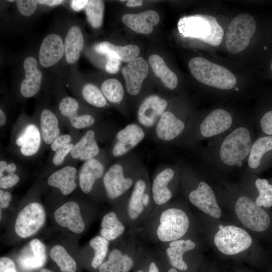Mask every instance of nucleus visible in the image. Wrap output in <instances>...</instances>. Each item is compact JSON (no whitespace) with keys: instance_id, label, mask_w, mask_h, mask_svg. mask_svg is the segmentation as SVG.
Returning <instances> with one entry per match:
<instances>
[{"instance_id":"f257e3e1","label":"nucleus","mask_w":272,"mask_h":272,"mask_svg":"<svg viewBox=\"0 0 272 272\" xmlns=\"http://www.w3.org/2000/svg\"><path fill=\"white\" fill-rule=\"evenodd\" d=\"M178 25L183 36L198 39L212 46L219 45L224 36L223 29L211 15L186 16L179 20Z\"/></svg>"},{"instance_id":"f03ea898","label":"nucleus","mask_w":272,"mask_h":272,"mask_svg":"<svg viewBox=\"0 0 272 272\" xmlns=\"http://www.w3.org/2000/svg\"><path fill=\"white\" fill-rule=\"evenodd\" d=\"M188 67L192 76L200 83L223 90L234 87L236 77L226 67L201 57L191 58Z\"/></svg>"},{"instance_id":"7ed1b4c3","label":"nucleus","mask_w":272,"mask_h":272,"mask_svg":"<svg viewBox=\"0 0 272 272\" xmlns=\"http://www.w3.org/2000/svg\"><path fill=\"white\" fill-rule=\"evenodd\" d=\"M189 227L188 216L183 210L174 207L164 208L158 215L154 236L157 241L167 243L181 239Z\"/></svg>"},{"instance_id":"20e7f679","label":"nucleus","mask_w":272,"mask_h":272,"mask_svg":"<svg viewBox=\"0 0 272 272\" xmlns=\"http://www.w3.org/2000/svg\"><path fill=\"white\" fill-rule=\"evenodd\" d=\"M255 29L256 22L251 15L243 13L234 18L228 25L225 35L228 50L236 54L245 49Z\"/></svg>"},{"instance_id":"39448f33","label":"nucleus","mask_w":272,"mask_h":272,"mask_svg":"<svg viewBox=\"0 0 272 272\" xmlns=\"http://www.w3.org/2000/svg\"><path fill=\"white\" fill-rule=\"evenodd\" d=\"M251 146L249 131L244 127L236 128L222 144L220 151L221 161L229 166L240 163L249 154Z\"/></svg>"},{"instance_id":"423d86ee","label":"nucleus","mask_w":272,"mask_h":272,"mask_svg":"<svg viewBox=\"0 0 272 272\" xmlns=\"http://www.w3.org/2000/svg\"><path fill=\"white\" fill-rule=\"evenodd\" d=\"M214 242L221 253L232 255L248 249L252 240L248 233L244 229L234 225H227L217 232Z\"/></svg>"},{"instance_id":"0eeeda50","label":"nucleus","mask_w":272,"mask_h":272,"mask_svg":"<svg viewBox=\"0 0 272 272\" xmlns=\"http://www.w3.org/2000/svg\"><path fill=\"white\" fill-rule=\"evenodd\" d=\"M235 211L240 222L252 231L261 232L269 226L270 219L268 214L247 196L237 199Z\"/></svg>"},{"instance_id":"6e6552de","label":"nucleus","mask_w":272,"mask_h":272,"mask_svg":"<svg viewBox=\"0 0 272 272\" xmlns=\"http://www.w3.org/2000/svg\"><path fill=\"white\" fill-rule=\"evenodd\" d=\"M46 218L43 207L38 202L26 205L19 213L15 224V230L19 237L28 238L36 233L43 226Z\"/></svg>"},{"instance_id":"1a4fd4ad","label":"nucleus","mask_w":272,"mask_h":272,"mask_svg":"<svg viewBox=\"0 0 272 272\" xmlns=\"http://www.w3.org/2000/svg\"><path fill=\"white\" fill-rule=\"evenodd\" d=\"M151 198L146 179L140 177L135 180L126 205L128 221L134 222L139 220L149 208Z\"/></svg>"},{"instance_id":"9d476101","label":"nucleus","mask_w":272,"mask_h":272,"mask_svg":"<svg viewBox=\"0 0 272 272\" xmlns=\"http://www.w3.org/2000/svg\"><path fill=\"white\" fill-rule=\"evenodd\" d=\"M103 181L107 197L117 199L133 186L134 181L126 177L123 166L119 163L112 165L104 173Z\"/></svg>"},{"instance_id":"9b49d317","label":"nucleus","mask_w":272,"mask_h":272,"mask_svg":"<svg viewBox=\"0 0 272 272\" xmlns=\"http://www.w3.org/2000/svg\"><path fill=\"white\" fill-rule=\"evenodd\" d=\"M188 199L192 205L203 213L216 219L221 217V208L217 203L215 193L206 182H200L197 187L190 192Z\"/></svg>"},{"instance_id":"f8f14e48","label":"nucleus","mask_w":272,"mask_h":272,"mask_svg":"<svg viewBox=\"0 0 272 272\" xmlns=\"http://www.w3.org/2000/svg\"><path fill=\"white\" fill-rule=\"evenodd\" d=\"M145 137V131L139 124L127 125L116 135V142L112 149L113 155L119 157L126 154L137 147Z\"/></svg>"},{"instance_id":"ddd939ff","label":"nucleus","mask_w":272,"mask_h":272,"mask_svg":"<svg viewBox=\"0 0 272 272\" xmlns=\"http://www.w3.org/2000/svg\"><path fill=\"white\" fill-rule=\"evenodd\" d=\"M54 217L59 226L75 233H81L85 230L79 205L75 201H70L61 206L54 212Z\"/></svg>"},{"instance_id":"4468645a","label":"nucleus","mask_w":272,"mask_h":272,"mask_svg":"<svg viewBox=\"0 0 272 272\" xmlns=\"http://www.w3.org/2000/svg\"><path fill=\"white\" fill-rule=\"evenodd\" d=\"M64 53V45L61 37L55 33L49 34L40 45L39 62L44 67H51L59 61Z\"/></svg>"},{"instance_id":"2eb2a0df","label":"nucleus","mask_w":272,"mask_h":272,"mask_svg":"<svg viewBox=\"0 0 272 272\" xmlns=\"http://www.w3.org/2000/svg\"><path fill=\"white\" fill-rule=\"evenodd\" d=\"M127 92L131 95L138 94L144 80L148 74V65L142 57H138L122 69Z\"/></svg>"},{"instance_id":"dca6fc26","label":"nucleus","mask_w":272,"mask_h":272,"mask_svg":"<svg viewBox=\"0 0 272 272\" xmlns=\"http://www.w3.org/2000/svg\"><path fill=\"white\" fill-rule=\"evenodd\" d=\"M167 102L155 95L147 97L140 105L138 112V120L145 127H151L156 124L165 112Z\"/></svg>"},{"instance_id":"f3484780","label":"nucleus","mask_w":272,"mask_h":272,"mask_svg":"<svg viewBox=\"0 0 272 272\" xmlns=\"http://www.w3.org/2000/svg\"><path fill=\"white\" fill-rule=\"evenodd\" d=\"M25 77L20 85V93L25 98H31L39 91L43 78L38 67L37 59L33 56L27 57L23 62Z\"/></svg>"},{"instance_id":"a211bd4d","label":"nucleus","mask_w":272,"mask_h":272,"mask_svg":"<svg viewBox=\"0 0 272 272\" xmlns=\"http://www.w3.org/2000/svg\"><path fill=\"white\" fill-rule=\"evenodd\" d=\"M232 121V117L228 111L221 108L215 109L201 123L200 133L206 138L216 135L229 128Z\"/></svg>"},{"instance_id":"6ab92c4d","label":"nucleus","mask_w":272,"mask_h":272,"mask_svg":"<svg viewBox=\"0 0 272 272\" xmlns=\"http://www.w3.org/2000/svg\"><path fill=\"white\" fill-rule=\"evenodd\" d=\"M174 176V171L171 168H166L154 178L151 185V196L155 205H165L172 197V192L169 184Z\"/></svg>"},{"instance_id":"aec40b11","label":"nucleus","mask_w":272,"mask_h":272,"mask_svg":"<svg viewBox=\"0 0 272 272\" xmlns=\"http://www.w3.org/2000/svg\"><path fill=\"white\" fill-rule=\"evenodd\" d=\"M157 12L147 10L138 14H126L122 17L123 23L134 32L149 34L159 22Z\"/></svg>"},{"instance_id":"412c9836","label":"nucleus","mask_w":272,"mask_h":272,"mask_svg":"<svg viewBox=\"0 0 272 272\" xmlns=\"http://www.w3.org/2000/svg\"><path fill=\"white\" fill-rule=\"evenodd\" d=\"M185 128L184 123L170 111H165L155 125L157 137L163 141H170L179 135Z\"/></svg>"},{"instance_id":"4be33fe9","label":"nucleus","mask_w":272,"mask_h":272,"mask_svg":"<svg viewBox=\"0 0 272 272\" xmlns=\"http://www.w3.org/2000/svg\"><path fill=\"white\" fill-rule=\"evenodd\" d=\"M28 250L19 257L18 262L24 271H31L41 267L45 263L46 256L44 245L38 239H33L29 243Z\"/></svg>"},{"instance_id":"5701e85b","label":"nucleus","mask_w":272,"mask_h":272,"mask_svg":"<svg viewBox=\"0 0 272 272\" xmlns=\"http://www.w3.org/2000/svg\"><path fill=\"white\" fill-rule=\"evenodd\" d=\"M167 243L165 253L171 265L176 269L187 270L188 265L183 260V255L194 249L195 243L190 239H179Z\"/></svg>"},{"instance_id":"b1692460","label":"nucleus","mask_w":272,"mask_h":272,"mask_svg":"<svg viewBox=\"0 0 272 272\" xmlns=\"http://www.w3.org/2000/svg\"><path fill=\"white\" fill-rule=\"evenodd\" d=\"M124 249L114 248L109 252L108 259L99 267V272H129L133 265V259Z\"/></svg>"},{"instance_id":"393cba45","label":"nucleus","mask_w":272,"mask_h":272,"mask_svg":"<svg viewBox=\"0 0 272 272\" xmlns=\"http://www.w3.org/2000/svg\"><path fill=\"white\" fill-rule=\"evenodd\" d=\"M104 174V167L100 161L95 158L86 161L79 173L80 186L82 191L89 193L96 181Z\"/></svg>"},{"instance_id":"a878e982","label":"nucleus","mask_w":272,"mask_h":272,"mask_svg":"<svg viewBox=\"0 0 272 272\" xmlns=\"http://www.w3.org/2000/svg\"><path fill=\"white\" fill-rule=\"evenodd\" d=\"M94 48L99 54L110 55L125 62H129L137 58L140 53V48L137 45L117 46L107 41L96 44Z\"/></svg>"},{"instance_id":"bb28decb","label":"nucleus","mask_w":272,"mask_h":272,"mask_svg":"<svg viewBox=\"0 0 272 272\" xmlns=\"http://www.w3.org/2000/svg\"><path fill=\"white\" fill-rule=\"evenodd\" d=\"M76 168L65 166L52 173L48 178L47 183L50 186L59 189L63 195H66L76 188Z\"/></svg>"},{"instance_id":"cd10ccee","label":"nucleus","mask_w":272,"mask_h":272,"mask_svg":"<svg viewBox=\"0 0 272 272\" xmlns=\"http://www.w3.org/2000/svg\"><path fill=\"white\" fill-rule=\"evenodd\" d=\"M64 45L66 62L70 64L76 62L80 58L84 45L83 35L78 26L74 25L69 29Z\"/></svg>"},{"instance_id":"c85d7f7f","label":"nucleus","mask_w":272,"mask_h":272,"mask_svg":"<svg viewBox=\"0 0 272 272\" xmlns=\"http://www.w3.org/2000/svg\"><path fill=\"white\" fill-rule=\"evenodd\" d=\"M99 152V148L93 130H88L75 144L71 151L73 158L81 160L94 158Z\"/></svg>"},{"instance_id":"c756f323","label":"nucleus","mask_w":272,"mask_h":272,"mask_svg":"<svg viewBox=\"0 0 272 272\" xmlns=\"http://www.w3.org/2000/svg\"><path fill=\"white\" fill-rule=\"evenodd\" d=\"M16 143L21 147V152L24 156L35 154L41 143L40 133L37 126L33 124L27 125L16 140Z\"/></svg>"},{"instance_id":"7c9ffc66","label":"nucleus","mask_w":272,"mask_h":272,"mask_svg":"<svg viewBox=\"0 0 272 272\" xmlns=\"http://www.w3.org/2000/svg\"><path fill=\"white\" fill-rule=\"evenodd\" d=\"M125 230L124 224L116 213L110 212L103 217L101 223L100 236L109 242L122 236Z\"/></svg>"},{"instance_id":"2f4dec72","label":"nucleus","mask_w":272,"mask_h":272,"mask_svg":"<svg viewBox=\"0 0 272 272\" xmlns=\"http://www.w3.org/2000/svg\"><path fill=\"white\" fill-rule=\"evenodd\" d=\"M149 62L155 75L167 88L174 89L178 84L176 75L167 66L163 59L157 54L151 55Z\"/></svg>"},{"instance_id":"473e14b6","label":"nucleus","mask_w":272,"mask_h":272,"mask_svg":"<svg viewBox=\"0 0 272 272\" xmlns=\"http://www.w3.org/2000/svg\"><path fill=\"white\" fill-rule=\"evenodd\" d=\"M40 127L44 142L50 145L59 135L60 129L56 115L49 109H44L40 114Z\"/></svg>"},{"instance_id":"72a5a7b5","label":"nucleus","mask_w":272,"mask_h":272,"mask_svg":"<svg viewBox=\"0 0 272 272\" xmlns=\"http://www.w3.org/2000/svg\"><path fill=\"white\" fill-rule=\"evenodd\" d=\"M270 150H272V136L258 139L251 146L248 160L249 166L252 169L258 168L263 156Z\"/></svg>"},{"instance_id":"f704fd0d","label":"nucleus","mask_w":272,"mask_h":272,"mask_svg":"<svg viewBox=\"0 0 272 272\" xmlns=\"http://www.w3.org/2000/svg\"><path fill=\"white\" fill-rule=\"evenodd\" d=\"M50 256L61 272H76V261L61 245L53 246L50 251Z\"/></svg>"},{"instance_id":"c9c22d12","label":"nucleus","mask_w":272,"mask_h":272,"mask_svg":"<svg viewBox=\"0 0 272 272\" xmlns=\"http://www.w3.org/2000/svg\"><path fill=\"white\" fill-rule=\"evenodd\" d=\"M104 2L100 0L88 1L85 8L87 19L91 26L98 28L103 24L104 16Z\"/></svg>"},{"instance_id":"e433bc0d","label":"nucleus","mask_w":272,"mask_h":272,"mask_svg":"<svg viewBox=\"0 0 272 272\" xmlns=\"http://www.w3.org/2000/svg\"><path fill=\"white\" fill-rule=\"evenodd\" d=\"M101 91L106 99L113 103H119L124 96L123 86L115 79L105 80L101 85Z\"/></svg>"},{"instance_id":"4c0bfd02","label":"nucleus","mask_w":272,"mask_h":272,"mask_svg":"<svg viewBox=\"0 0 272 272\" xmlns=\"http://www.w3.org/2000/svg\"><path fill=\"white\" fill-rule=\"evenodd\" d=\"M91 247L94 251V255L91 261V265L97 268L104 262L108 250L109 241L100 235H97L89 242Z\"/></svg>"},{"instance_id":"58836bf2","label":"nucleus","mask_w":272,"mask_h":272,"mask_svg":"<svg viewBox=\"0 0 272 272\" xmlns=\"http://www.w3.org/2000/svg\"><path fill=\"white\" fill-rule=\"evenodd\" d=\"M82 94L85 100L93 106L102 108L107 104L106 99L102 91L93 84H85L82 88Z\"/></svg>"},{"instance_id":"ea45409f","label":"nucleus","mask_w":272,"mask_h":272,"mask_svg":"<svg viewBox=\"0 0 272 272\" xmlns=\"http://www.w3.org/2000/svg\"><path fill=\"white\" fill-rule=\"evenodd\" d=\"M255 185L259 192L255 200V203L258 207L263 206L269 208L272 206V185L269 184L265 179L258 178Z\"/></svg>"},{"instance_id":"a19ab883","label":"nucleus","mask_w":272,"mask_h":272,"mask_svg":"<svg viewBox=\"0 0 272 272\" xmlns=\"http://www.w3.org/2000/svg\"><path fill=\"white\" fill-rule=\"evenodd\" d=\"M79 108L78 101L71 97L63 98L59 103V110L61 114L69 119L78 115Z\"/></svg>"},{"instance_id":"79ce46f5","label":"nucleus","mask_w":272,"mask_h":272,"mask_svg":"<svg viewBox=\"0 0 272 272\" xmlns=\"http://www.w3.org/2000/svg\"><path fill=\"white\" fill-rule=\"evenodd\" d=\"M16 2L19 12L25 17L32 15L36 11L38 4V1L34 0H18Z\"/></svg>"},{"instance_id":"37998d69","label":"nucleus","mask_w":272,"mask_h":272,"mask_svg":"<svg viewBox=\"0 0 272 272\" xmlns=\"http://www.w3.org/2000/svg\"><path fill=\"white\" fill-rule=\"evenodd\" d=\"M70 120L72 126L77 129H83L92 125L95 122L94 118L89 114L77 115Z\"/></svg>"},{"instance_id":"c03bdc74","label":"nucleus","mask_w":272,"mask_h":272,"mask_svg":"<svg viewBox=\"0 0 272 272\" xmlns=\"http://www.w3.org/2000/svg\"><path fill=\"white\" fill-rule=\"evenodd\" d=\"M74 146L72 143H70L62 149L55 152L52 159L54 165L55 166L60 165L63 163L65 157L69 152H71Z\"/></svg>"},{"instance_id":"a18cd8bd","label":"nucleus","mask_w":272,"mask_h":272,"mask_svg":"<svg viewBox=\"0 0 272 272\" xmlns=\"http://www.w3.org/2000/svg\"><path fill=\"white\" fill-rule=\"evenodd\" d=\"M71 136L69 134H63L57 137L51 144V149L56 152L71 143Z\"/></svg>"},{"instance_id":"49530a36","label":"nucleus","mask_w":272,"mask_h":272,"mask_svg":"<svg viewBox=\"0 0 272 272\" xmlns=\"http://www.w3.org/2000/svg\"><path fill=\"white\" fill-rule=\"evenodd\" d=\"M19 181V177L17 174H8L0 178V187L2 189L11 188Z\"/></svg>"},{"instance_id":"de8ad7c7","label":"nucleus","mask_w":272,"mask_h":272,"mask_svg":"<svg viewBox=\"0 0 272 272\" xmlns=\"http://www.w3.org/2000/svg\"><path fill=\"white\" fill-rule=\"evenodd\" d=\"M262 131L268 135H272V110L266 112L260 121Z\"/></svg>"},{"instance_id":"09e8293b","label":"nucleus","mask_w":272,"mask_h":272,"mask_svg":"<svg viewBox=\"0 0 272 272\" xmlns=\"http://www.w3.org/2000/svg\"><path fill=\"white\" fill-rule=\"evenodd\" d=\"M105 56L106 57V71L112 74L116 73L119 71L121 61L110 55H106Z\"/></svg>"},{"instance_id":"8fccbe9b","label":"nucleus","mask_w":272,"mask_h":272,"mask_svg":"<svg viewBox=\"0 0 272 272\" xmlns=\"http://www.w3.org/2000/svg\"><path fill=\"white\" fill-rule=\"evenodd\" d=\"M0 272H17L13 261L9 257L0 258Z\"/></svg>"},{"instance_id":"3c124183","label":"nucleus","mask_w":272,"mask_h":272,"mask_svg":"<svg viewBox=\"0 0 272 272\" xmlns=\"http://www.w3.org/2000/svg\"><path fill=\"white\" fill-rule=\"evenodd\" d=\"M11 200V194L8 191L4 192L0 189V207L1 209L9 207Z\"/></svg>"},{"instance_id":"603ef678","label":"nucleus","mask_w":272,"mask_h":272,"mask_svg":"<svg viewBox=\"0 0 272 272\" xmlns=\"http://www.w3.org/2000/svg\"><path fill=\"white\" fill-rule=\"evenodd\" d=\"M88 3L87 0H73L71 2V7L75 11L79 12L85 9Z\"/></svg>"},{"instance_id":"864d4df0","label":"nucleus","mask_w":272,"mask_h":272,"mask_svg":"<svg viewBox=\"0 0 272 272\" xmlns=\"http://www.w3.org/2000/svg\"><path fill=\"white\" fill-rule=\"evenodd\" d=\"M64 1L62 0H39L38 4L44 5L48 7L58 6L62 4Z\"/></svg>"},{"instance_id":"5fc2aeb1","label":"nucleus","mask_w":272,"mask_h":272,"mask_svg":"<svg viewBox=\"0 0 272 272\" xmlns=\"http://www.w3.org/2000/svg\"><path fill=\"white\" fill-rule=\"evenodd\" d=\"M16 169L17 166L16 164L13 163H10L7 164L5 172H7L8 174H14L16 171Z\"/></svg>"},{"instance_id":"6e6d98bb","label":"nucleus","mask_w":272,"mask_h":272,"mask_svg":"<svg viewBox=\"0 0 272 272\" xmlns=\"http://www.w3.org/2000/svg\"><path fill=\"white\" fill-rule=\"evenodd\" d=\"M136 272H144L142 270H138ZM148 272H160L159 269L155 262H151L150 263Z\"/></svg>"},{"instance_id":"4d7b16f0","label":"nucleus","mask_w":272,"mask_h":272,"mask_svg":"<svg viewBox=\"0 0 272 272\" xmlns=\"http://www.w3.org/2000/svg\"><path fill=\"white\" fill-rule=\"evenodd\" d=\"M143 1H138V0H130L128 1L126 5L128 7H133L137 6H140L142 5Z\"/></svg>"},{"instance_id":"13d9d810","label":"nucleus","mask_w":272,"mask_h":272,"mask_svg":"<svg viewBox=\"0 0 272 272\" xmlns=\"http://www.w3.org/2000/svg\"><path fill=\"white\" fill-rule=\"evenodd\" d=\"M7 117L4 111L0 109V126H3L6 123Z\"/></svg>"},{"instance_id":"bf43d9fd","label":"nucleus","mask_w":272,"mask_h":272,"mask_svg":"<svg viewBox=\"0 0 272 272\" xmlns=\"http://www.w3.org/2000/svg\"><path fill=\"white\" fill-rule=\"evenodd\" d=\"M7 163L3 160H1L0 162V178L2 177L5 172V170L6 166L7 165Z\"/></svg>"},{"instance_id":"052dcab7","label":"nucleus","mask_w":272,"mask_h":272,"mask_svg":"<svg viewBox=\"0 0 272 272\" xmlns=\"http://www.w3.org/2000/svg\"><path fill=\"white\" fill-rule=\"evenodd\" d=\"M39 272H53V271L48 268H42L39 271Z\"/></svg>"},{"instance_id":"680f3d73","label":"nucleus","mask_w":272,"mask_h":272,"mask_svg":"<svg viewBox=\"0 0 272 272\" xmlns=\"http://www.w3.org/2000/svg\"><path fill=\"white\" fill-rule=\"evenodd\" d=\"M168 272H178V271L176 268L172 267L168 270Z\"/></svg>"},{"instance_id":"e2e57ef3","label":"nucleus","mask_w":272,"mask_h":272,"mask_svg":"<svg viewBox=\"0 0 272 272\" xmlns=\"http://www.w3.org/2000/svg\"><path fill=\"white\" fill-rule=\"evenodd\" d=\"M270 69H271V70L272 71V62H271V63L270 64Z\"/></svg>"},{"instance_id":"0e129e2a","label":"nucleus","mask_w":272,"mask_h":272,"mask_svg":"<svg viewBox=\"0 0 272 272\" xmlns=\"http://www.w3.org/2000/svg\"><path fill=\"white\" fill-rule=\"evenodd\" d=\"M8 1L10 2H15V1Z\"/></svg>"}]
</instances>
